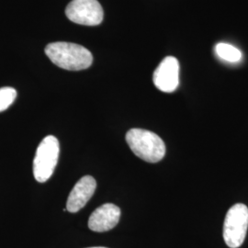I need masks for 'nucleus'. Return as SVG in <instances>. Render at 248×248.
I'll use <instances>...</instances> for the list:
<instances>
[{"label":"nucleus","mask_w":248,"mask_h":248,"mask_svg":"<svg viewBox=\"0 0 248 248\" xmlns=\"http://www.w3.org/2000/svg\"><path fill=\"white\" fill-rule=\"evenodd\" d=\"M96 187L97 182L94 177L91 176L81 177L69 194L66 202V211L71 213H78L88 203Z\"/></svg>","instance_id":"obj_8"},{"label":"nucleus","mask_w":248,"mask_h":248,"mask_svg":"<svg viewBox=\"0 0 248 248\" xmlns=\"http://www.w3.org/2000/svg\"><path fill=\"white\" fill-rule=\"evenodd\" d=\"M126 142L133 154L148 163H157L166 155V144L157 134L143 129H131Z\"/></svg>","instance_id":"obj_2"},{"label":"nucleus","mask_w":248,"mask_h":248,"mask_svg":"<svg viewBox=\"0 0 248 248\" xmlns=\"http://www.w3.org/2000/svg\"><path fill=\"white\" fill-rule=\"evenodd\" d=\"M248 229V208L234 204L226 213L223 223V239L230 248H238L246 239Z\"/></svg>","instance_id":"obj_4"},{"label":"nucleus","mask_w":248,"mask_h":248,"mask_svg":"<svg viewBox=\"0 0 248 248\" xmlns=\"http://www.w3.org/2000/svg\"><path fill=\"white\" fill-rule=\"evenodd\" d=\"M121 218V210L112 203L101 205L90 215L89 229L93 232H103L111 230L118 224Z\"/></svg>","instance_id":"obj_7"},{"label":"nucleus","mask_w":248,"mask_h":248,"mask_svg":"<svg viewBox=\"0 0 248 248\" xmlns=\"http://www.w3.org/2000/svg\"><path fill=\"white\" fill-rule=\"evenodd\" d=\"M60 145L56 137L49 135L39 144L33 160V175L40 183L52 177L59 158Z\"/></svg>","instance_id":"obj_3"},{"label":"nucleus","mask_w":248,"mask_h":248,"mask_svg":"<svg viewBox=\"0 0 248 248\" xmlns=\"http://www.w3.org/2000/svg\"><path fill=\"white\" fill-rule=\"evenodd\" d=\"M216 54L226 62H237L242 59V52L233 45L220 43L215 46Z\"/></svg>","instance_id":"obj_9"},{"label":"nucleus","mask_w":248,"mask_h":248,"mask_svg":"<svg viewBox=\"0 0 248 248\" xmlns=\"http://www.w3.org/2000/svg\"><path fill=\"white\" fill-rule=\"evenodd\" d=\"M102 248V247H96V248Z\"/></svg>","instance_id":"obj_11"},{"label":"nucleus","mask_w":248,"mask_h":248,"mask_svg":"<svg viewBox=\"0 0 248 248\" xmlns=\"http://www.w3.org/2000/svg\"><path fill=\"white\" fill-rule=\"evenodd\" d=\"M17 98L16 89L9 87L0 89V112L8 109Z\"/></svg>","instance_id":"obj_10"},{"label":"nucleus","mask_w":248,"mask_h":248,"mask_svg":"<svg viewBox=\"0 0 248 248\" xmlns=\"http://www.w3.org/2000/svg\"><path fill=\"white\" fill-rule=\"evenodd\" d=\"M45 53L55 65L69 71L87 69L93 62V55L87 48L72 43L49 44L45 48Z\"/></svg>","instance_id":"obj_1"},{"label":"nucleus","mask_w":248,"mask_h":248,"mask_svg":"<svg viewBox=\"0 0 248 248\" xmlns=\"http://www.w3.org/2000/svg\"><path fill=\"white\" fill-rule=\"evenodd\" d=\"M65 15L74 23L97 26L102 22L104 12L98 0H73L65 9Z\"/></svg>","instance_id":"obj_5"},{"label":"nucleus","mask_w":248,"mask_h":248,"mask_svg":"<svg viewBox=\"0 0 248 248\" xmlns=\"http://www.w3.org/2000/svg\"><path fill=\"white\" fill-rule=\"evenodd\" d=\"M155 86L162 92L172 93L179 85V62L174 56H168L154 72Z\"/></svg>","instance_id":"obj_6"}]
</instances>
